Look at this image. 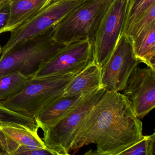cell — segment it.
<instances>
[{"instance_id":"obj_6","label":"cell","mask_w":155,"mask_h":155,"mask_svg":"<svg viewBox=\"0 0 155 155\" xmlns=\"http://www.w3.org/2000/svg\"><path fill=\"white\" fill-rule=\"evenodd\" d=\"M84 0H51L31 18L11 31L10 38L2 48V55L15 45L43 34L54 28Z\"/></svg>"},{"instance_id":"obj_4","label":"cell","mask_w":155,"mask_h":155,"mask_svg":"<svg viewBox=\"0 0 155 155\" xmlns=\"http://www.w3.org/2000/svg\"><path fill=\"white\" fill-rule=\"evenodd\" d=\"M113 0H84L55 26L52 39L68 45L93 41L97 29Z\"/></svg>"},{"instance_id":"obj_8","label":"cell","mask_w":155,"mask_h":155,"mask_svg":"<svg viewBox=\"0 0 155 155\" xmlns=\"http://www.w3.org/2000/svg\"><path fill=\"white\" fill-rule=\"evenodd\" d=\"M92 61L93 47L90 40L73 42L41 64L33 77L78 73Z\"/></svg>"},{"instance_id":"obj_17","label":"cell","mask_w":155,"mask_h":155,"mask_svg":"<svg viewBox=\"0 0 155 155\" xmlns=\"http://www.w3.org/2000/svg\"><path fill=\"white\" fill-rule=\"evenodd\" d=\"M0 126L28 127L38 129L36 120L7 108L0 102Z\"/></svg>"},{"instance_id":"obj_3","label":"cell","mask_w":155,"mask_h":155,"mask_svg":"<svg viewBox=\"0 0 155 155\" xmlns=\"http://www.w3.org/2000/svg\"><path fill=\"white\" fill-rule=\"evenodd\" d=\"M78 73L32 77L19 93L0 102L11 110L35 119L38 114L62 96L67 85Z\"/></svg>"},{"instance_id":"obj_13","label":"cell","mask_w":155,"mask_h":155,"mask_svg":"<svg viewBox=\"0 0 155 155\" xmlns=\"http://www.w3.org/2000/svg\"><path fill=\"white\" fill-rule=\"evenodd\" d=\"M84 97L61 96L36 116L35 120L38 128L43 130L56 124L77 106Z\"/></svg>"},{"instance_id":"obj_7","label":"cell","mask_w":155,"mask_h":155,"mask_svg":"<svg viewBox=\"0 0 155 155\" xmlns=\"http://www.w3.org/2000/svg\"><path fill=\"white\" fill-rule=\"evenodd\" d=\"M129 0H113L102 18L92 41L93 61L102 68L122 35Z\"/></svg>"},{"instance_id":"obj_12","label":"cell","mask_w":155,"mask_h":155,"mask_svg":"<svg viewBox=\"0 0 155 155\" xmlns=\"http://www.w3.org/2000/svg\"><path fill=\"white\" fill-rule=\"evenodd\" d=\"M101 68L93 61L79 72L64 90L63 97L85 96L101 88Z\"/></svg>"},{"instance_id":"obj_26","label":"cell","mask_w":155,"mask_h":155,"mask_svg":"<svg viewBox=\"0 0 155 155\" xmlns=\"http://www.w3.org/2000/svg\"><path fill=\"white\" fill-rule=\"evenodd\" d=\"M0 127H1V126H0Z\"/></svg>"},{"instance_id":"obj_9","label":"cell","mask_w":155,"mask_h":155,"mask_svg":"<svg viewBox=\"0 0 155 155\" xmlns=\"http://www.w3.org/2000/svg\"><path fill=\"white\" fill-rule=\"evenodd\" d=\"M139 61L134 55L132 44L122 34L110 57L101 68V87L107 91H122Z\"/></svg>"},{"instance_id":"obj_2","label":"cell","mask_w":155,"mask_h":155,"mask_svg":"<svg viewBox=\"0 0 155 155\" xmlns=\"http://www.w3.org/2000/svg\"><path fill=\"white\" fill-rule=\"evenodd\" d=\"M54 28L17 44L2 55L0 77L15 71L29 78L34 77L41 64L67 45L52 39Z\"/></svg>"},{"instance_id":"obj_23","label":"cell","mask_w":155,"mask_h":155,"mask_svg":"<svg viewBox=\"0 0 155 155\" xmlns=\"http://www.w3.org/2000/svg\"><path fill=\"white\" fill-rule=\"evenodd\" d=\"M0 155H5L4 152H3V150H2L1 147V146H0Z\"/></svg>"},{"instance_id":"obj_20","label":"cell","mask_w":155,"mask_h":155,"mask_svg":"<svg viewBox=\"0 0 155 155\" xmlns=\"http://www.w3.org/2000/svg\"><path fill=\"white\" fill-rule=\"evenodd\" d=\"M155 133L143 136L139 141L125 150L120 155H154L155 154Z\"/></svg>"},{"instance_id":"obj_10","label":"cell","mask_w":155,"mask_h":155,"mask_svg":"<svg viewBox=\"0 0 155 155\" xmlns=\"http://www.w3.org/2000/svg\"><path fill=\"white\" fill-rule=\"evenodd\" d=\"M123 91L137 117L143 118L155 107V70L135 68Z\"/></svg>"},{"instance_id":"obj_22","label":"cell","mask_w":155,"mask_h":155,"mask_svg":"<svg viewBox=\"0 0 155 155\" xmlns=\"http://www.w3.org/2000/svg\"><path fill=\"white\" fill-rule=\"evenodd\" d=\"M53 155L54 153L48 149L28 148L24 147H20L17 150L14 155Z\"/></svg>"},{"instance_id":"obj_21","label":"cell","mask_w":155,"mask_h":155,"mask_svg":"<svg viewBox=\"0 0 155 155\" xmlns=\"http://www.w3.org/2000/svg\"><path fill=\"white\" fill-rule=\"evenodd\" d=\"M10 17V0H6L0 4V34L8 23Z\"/></svg>"},{"instance_id":"obj_18","label":"cell","mask_w":155,"mask_h":155,"mask_svg":"<svg viewBox=\"0 0 155 155\" xmlns=\"http://www.w3.org/2000/svg\"><path fill=\"white\" fill-rule=\"evenodd\" d=\"M154 5L155 0H129L122 34Z\"/></svg>"},{"instance_id":"obj_1","label":"cell","mask_w":155,"mask_h":155,"mask_svg":"<svg viewBox=\"0 0 155 155\" xmlns=\"http://www.w3.org/2000/svg\"><path fill=\"white\" fill-rule=\"evenodd\" d=\"M142 123L129 99L106 91L77 129L71 151L95 144L91 154L120 155L143 137Z\"/></svg>"},{"instance_id":"obj_14","label":"cell","mask_w":155,"mask_h":155,"mask_svg":"<svg viewBox=\"0 0 155 155\" xmlns=\"http://www.w3.org/2000/svg\"><path fill=\"white\" fill-rule=\"evenodd\" d=\"M51 0H10V17L3 31L11 32L41 10Z\"/></svg>"},{"instance_id":"obj_15","label":"cell","mask_w":155,"mask_h":155,"mask_svg":"<svg viewBox=\"0 0 155 155\" xmlns=\"http://www.w3.org/2000/svg\"><path fill=\"white\" fill-rule=\"evenodd\" d=\"M131 44L134 55L140 62L155 70V23L143 31Z\"/></svg>"},{"instance_id":"obj_11","label":"cell","mask_w":155,"mask_h":155,"mask_svg":"<svg viewBox=\"0 0 155 155\" xmlns=\"http://www.w3.org/2000/svg\"><path fill=\"white\" fill-rule=\"evenodd\" d=\"M38 129L14 126L0 127V146L5 155H14L20 147L28 148H47Z\"/></svg>"},{"instance_id":"obj_5","label":"cell","mask_w":155,"mask_h":155,"mask_svg":"<svg viewBox=\"0 0 155 155\" xmlns=\"http://www.w3.org/2000/svg\"><path fill=\"white\" fill-rule=\"evenodd\" d=\"M101 87L85 96L66 116L51 127L42 130L43 141L54 155L69 154L79 124L106 91Z\"/></svg>"},{"instance_id":"obj_19","label":"cell","mask_w":155,"mask_h":155,"mask_svg":"<svg viewBox=\"0 0 155 155\" xmlns=\"http://www.w3.org/2000/svg\"><path fill=\"white\" fill-rule=\"evenodd\" d=\"M155 23V5H154L123 34H125L132 42L143 31Z\"/></svg>"},{"instance_id":"obj_25","label":"cell","mask_w":155,"mask_h":155,"mask_svg":"<svg viewBox=\"0 0 155 155\" xmlns=\"http://www.w3.org/2000/svg\"><path fill=\"white\" fill-rule=\"evenodd\" d=\"M1 52H2V48H1V46H0V54H1Z\"/></svg>"},{"instance_id":"obj_24","label":"cell","mask_w":155,"mask_h":155,"mask_svg":"<svg viewBox=\"0 0 155 155\" xmlns=\"http://www.w3.org/2000/svg\"><path fill=\"white\" fill-rule=\"evenodd\" d=\"M5 1H6V0H0V4L2 3V2H5Z\"/></svg>"},{"instance_id":"obj_16","label":"cell","mask_w":155,"mask_h":155,"mask_svg":"<svg viewBox=\"0 0 155 155\" xmlns=\"http://www.w3.org/2000/svg\"><path fill=\"white\" fill-rule=\"evenodd\" d=\"M29 79L18 71L0 77V101L8 99L19 93Z\"/></svg>"}]
</instances>
